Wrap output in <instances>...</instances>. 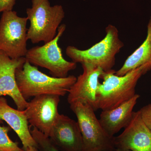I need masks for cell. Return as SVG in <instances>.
I'll return each instance as SVG.
<instances>
[{
    "label": "cell",
    "mask_w": 151,
    "mask_h": 151,
    "mask_svg": "<svg viewBox=\"0 0 151 151\" xmlns=\"http://www.w3.org/2000/svg\"><path fill=\"white\" fill-rule=\"evenodd\" d=\"M116 149L132 151H151V131L146 126L139 111L132 118L121 134L113 138Z\"/></svg>",
    "instance_id": "30bf717a"
},
{
    "label": "cell",
    "mask_w": 151,
    "mask_h": 151,
    "mask_svg": "<svg viewBox=\"0 0 151 151\" xmlns=\"http://www.w3.org/2000/svg\"><path fill=\"white\" fill-rule=\"evenodd\" d=\"M116 151H132L129 150H121V149H116Z\"/></svg>",
    "instance_id": "44dd1931"
},
{
    "label": "cell",
    "mask_w": 151,
    "mask_h": 151,
    "mask_svg": "<svg viewBox=\"0 0 151 151\" xmlns=\"http://www.w3.org/2000/svg\"><path fill=\"white\" fill-rule=\"evenodd\" d=\"M83 1H86V0H83Z\"/></svg>",
    "instance_id": "603a6c76"
},
{
    "label": "cell",
    "mask_w": 151,
    "mask_h": 151,
    "mask_svg": "<svg viewBox=\"0 0 151 151\" xmlns=\"http://www.w3.org/2000/svg\"><path fill=\"white\" fill-rule=\"evenodd\" d=\"M65 29V24L60 25L54 39L42 46L28 50L25 57L26 60L35 66L47 69L52 77L64 78L68 76L69 71L75 70L77 65L75 63L64 59L58 45V41Z\"/></svg>",
    "instance_id": "8992f818"
},
{
    "label": "cell",
    "mask_w": 151,
    "mask_h": 151,
    "mask_svg": "<svg viewBox=\"0 0 151 151\" xmlns=\"http://www.w3.org/2000/svg\"><path fill=\"white\" fill-rule=\"evenodd\" d=\"M16 0H0V13L12 11Z\"/></svg>",
    "instance_id": "d6986e66"
},
{
    "label": "cell",
    "mask_w": 151,
    "mask_h": 151,
    "mask_svg": "<svg viewBox=\"0 0 151 151\" xmlns=\"http://www.w3.org/2000/svg\"><path fill=\"white\" fill-rule=\"evenodd\" d=\"M116 151V150H114V151Z\"/></svg>",
    "instance_id": "7402d4cb"
},
{
    "label": "cell",
    "mask_w": 151,
    "mask_h": 151,
    "mask_svg": "<svg viewBox=\"0 0 151 151\" xmlns=\"http://www.w3.org/2000/svg\"><path fill=\"white\" fill-rule=\"evenodd\" d=\"M32 7L26 10L30 25L28 40L33 44L47 43L54 39L58 27L65 17L63 7L52 6L49 0H32Z\"/></svg>",
    "instance_id": "3957f363"
},
{
    "label": "cell",
    "mask_w": 151,
    "mask_h": 151,
    "mask_svg": "<svg viewBox=\"0 0 151 151\" xmlns=\"http://www.w3.org/2000/svg\"><path fill=\"white\" fill-rule=\"evenodd\" d=\"M0 120L6 122L15 132L24 151L29 147H37L29 129L25 111L12 108L8 104L6 99L3 97H0Z\"/></svg>",
    "instance_id": "4fadbf2b"
},
{
    "label": "cell",
    "mask_w": 151,
    "mask_h": 151,
    "mask_svg": "<svg viewBox=\"0 0 151 151\" xmlns=\"http://www.w3.org/2000/svg\"><path fill=\"white\" fill-rule=\"evenodd\" d=\"M26 61L25 58L12 59L0 50V97L9 96L12 99L17 109L24 111L28 102L22 97L16 79V71Z\"/></svg>",
    "instance_id": "8fae6325"
},
{
    "label": "cell",
    "mask_w": 151,
    "mask_h": 151,
    "mask_svg": "<svg viewBox=\"0 0 151 151\" xmlns=\"http://www.w3.org/2000/svg\"><path fill=\"white\" fill-rule=\"evenodd\" d=\"M60 96L43 94L34 97L24 110L29 123L33 128L49 137L60 115L58 106Z\"/></svg>",
    "instance_id": "ba28073f"
},
{
    "label": "cell",
    "mask_w": 151,
    "mask_h": 151,
    "mask_svg": "<svg viewBox=\"0 0 151 151\" xmlns=\"http://www.w3.org/2000/svg\"></svg>",
    "instance_id": "cb8c5ba5"
},
{
    "label": "cell",
    "mask_w": 151,
    "mask_h": 151,
    "mask_svg": "<svg viewBox=\"0 0 151 151\" xmlns=\"http://www.w3.org/2000/svg\"><path fill=\"white\" fill-rule=\"evenodd\" d=\"M140 97L135 94L132 98L111 110L102 111L99 121L102 127L111 137L125 128L131 121L133 109Z\"/></svg>",
    "instance_id": "5bb4252c"
},
{
    "label": "cell",
    "mask_w": 151,
    "mask_h": 151,
    "mask_svg": "<svg viewBox=\"0 0 151 151\" xmlns=\"http://www.w3.org/2000/svg\"><path fill=\"white\" fill-rule=\"evenodd\" d=\"M83 73L78 76L71 86L68 95L69 104L81 101L89 104L94 111H97V96L100 84L99 78L104 71L100 67L89 63H82Z\"/></svg>",
    "instance_id": "9c48e42d"
},
{
    "label": "cell",
    "mask_w": 151,
    "mask_h": 151,
    "mask_svg": "<svg viewBox=\"0 0 151 151\" xmlns=\"http://www.w3.org/2000/svg\"><path fill=\"white\" fill-rule=\"evenodd\" d=\"M15 76L20 92L26 100L43 94L65 96L77 78L73 75L64 78L49 76L27 60L17 69Z\"/></svg>",
    "instance_id": "7a4b0ae2"
},
{
    "label": "cell",
    "mask_w": 151,
    "mask_h": 151,
    "mask_svg": "<svg viewBox=\"0 0 151 151\" xmlns=\"http://www.w3.org/2000/svg\"><path fill=\"white\" fill-rule=\"evenodd\" d=\"M60 151H83L82 135L78 122L60 114L49 137Z\"/></svg>",
    "instance_id": "7c38bea8"
},
{
    "label": "cell",
    "mask_w": 151,
    "mask_h": 151,
    "mask_svg": "<svg viewBox=\"0 0 151 151\" xmlns=\"http://www.w3.org/2000/svg\"><path fill=\"white\" fill-rule=\"evenodd\" d=\"M150 1H151V0H150Z\"/></svg>",
    "instance_id": "d4e9b609"
},
{
    "label": "cell",
    "mask_w": 151,
    "mask_h": 151,
    "mask_svg": "<svg viewBox=\"0 0 151 151\" xmlns=\"http://www.w3.org/2000/svg\"><path fill=\"white\" fill-rule=\"evenodd\" d=\"M25 151H39V150L36 147H30L28 148Z\"/></svg>",
    "instance_id": "ffe728a7"
},
{
    "label": "cell",
    "mask_w": 151,
    "mask_h": 151,
    "mask_svg": "<svg viewBox=\"0 0 151 151\" xmlns=\"http://www.w3.org/2000/svg\"><path fill=\"white\" fill-rule=\"evenodd\" d=\"M2 121L0 120V124ZM11 129L10 127L0 125V151H25L19 147L18 143L14 142L9 137L8 133Z\"/></svg>",
    "instance_id": "2e32d148"
},
{
    "label": "cell",
    "mask_w": 151,
    "mask_h": 151,
    "mask_svg": "<svg viewBox=\"0 0 151 151\" xmlns=\"http://www.w3.org/2000/svg\"><path fill=\"white\" fill-rule=\"evenodd\" d=\"M30 132L39 151H59L49 137L36 128H33Z\"/></svg>",
    "instance_id": "e0dca14e"
},
{
    "label": "cell",
    "mask_w": 151,
    "mask_h": 151,
    "mask_svg": "<svg viewBox=\"0 0 151 151\" xmlns=\"http://www.w3.org/2000/svg\"><path fill=\"white\" fill-rule=\"evenodd\" d=\"M151 69V63H148L122 76L116 75L114 69L104 71L97 91V110H111L132 98L139 79Z\"/></svg>",
    "instance_id": "6da1fadb"
},
{
    "label": "cell",
    "mask_w": 151,
    "mask_h": 151,
    "mask_svg": "<svg viewBox=\"0 0 151 151\" xmlns=\"http://www.w3.org/2000/svg\"><path fill=\"white\" fill-rule=\"evenodd\" d=\"M27 18L15 11L3 12L0 20V50L12 59L25 57L27 52Z\"/></svg>",
    "instance_id": "52a82bcc"
},
{
    "label": "cell",
    "mask_w": 151,
    "mask_h": 151,
    "mask_svg": "<svg viewBox=\"0 0 151 151\" xmlns=\"http://www.w3.org/2000/svg\"><path fill=\"white\" fill-rule=\"evenodd\" d=\"M105 32L104 39L88 49L82 50L75 46H68L65 50L66 55L76 63H90L100 68L104 71L111 70L116 63V55L124 45L115 26L108 24Z\"/></svg>",
    "instance_id": "277c9868"
},
{
    "label": "cell",
    "mask_w": 151,
    "mask_h": 151,
    "mask_svg": "<svg viewBox=\"0 0 151 151\" xmlns=\"http://www.w3.org/2000/svg\"><path fill=\"white\" fill-rule=\"evenodd\" d=\"M151 63V16L147 25V35L143 43L129 55L124 65L116 71V75L122 76L146 63Z\"/></svg>",
    "instance_id": "9a60e30c"
},
{
    "label": "cell",
    "mask_w": 151,
    "mask_h": 151,
    "mask_svg": "<svg viewBox=\"0 0 151 151\" xmlns=\"http://www.w3.org/2000/svg\"><path fill=\"white\" fill-rule=\"evenodd\" d=\"M139 111L143 121L151 131V104L144 106Z\"/></svg>",
    "instance_id": "ac0fdd59"
},
{
    "label": "cell",
    "mask_w": 151,
    "mask_h": 151,
    "mask_svg": "<svg viewBox=\"0 0 151 151\" xmlns=\"http://www.w3.org/2000/svg\"><path fill=\"white\" fill-rule=\"evenodd\" d=\"M70 108L77 119L83 140V151H112L116 150L113 138L104 129L94 110L88 103L76 101Z\"/></svg>",
    "instance_id": "5b68a950"
}]
</instances>
